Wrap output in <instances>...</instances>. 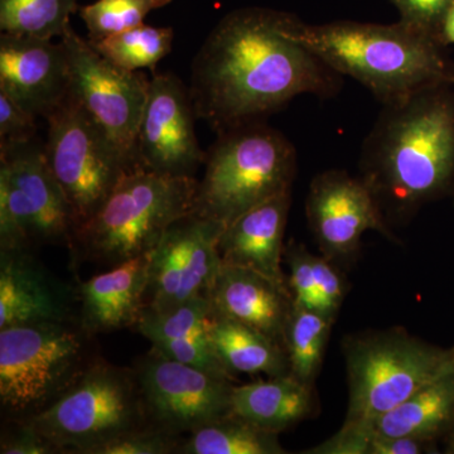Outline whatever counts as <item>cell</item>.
<instances>
[{
	"label": "cell",
	"instance_id": "cell-14",
	"mask_svg": "<svg viewBox=\"0 0 454 454\" xmlns=\"http://www.w3.org/2000/svg\"><path fill=\"white\" fill-rule=\"evenodd\" d=\"M195 118L190 90L181 80L173 74L153 73L137 140L139 168L195 177L207 157L196 138Z\"/></svg>",
	"mask_w": 454,
	"mask_h": 454
},
{
	"label": "cell",
	"instance_id": "cell-11",
	"mask_svg": "<svg viewBox=\"0 0 454 454\" xmlns=\"http://www.w3.org/2000/svg\"><path fill=\"white\" fill-rule=\"evenodd\" d=\"M134 372L149 428L182 437L232 413L230 379L178 363L154 348Z\"/></svg>",
	"mask_w": 454,
	"mask_h": 454
},
{
	"label": "cell",
	"instance_id": "cell-3",
	"mask_svg": "<svg viewBox=\"0 0 454 454\" xmlns=\"http://www.w3.org/2000/svg\"><path fill=\"white\" fill-rule=\"evenodd\" d=\"M295 37L334 73L363 83L390 104L443 82H454V66L443 44L414 27L298 22Z\"/></svg>",
	"mask_w": 454,
	"mask_h": 454
},
{
	"label": "cell",
	"instance_id": "cell-38",
	"mask_svg": "<svg viewBox=\"0 0 454 454\" xmlns=\"http://www.w3.org/2000/svg\"><path fill=\"white\" fill-rule=\"evenodd\" d=\"M439 43L444 47L448 44H454V3L448 9L446 16L441 23V28L438 32Z\"/></svg>",
	"mask_w": 454,
	"mask_h": 454
},
{
	"label": "cell",
	"instance_id": "cell-2",
	"mask_svg": "<svg viewBox=\"0 0 454 454\" xmlns=\"http://www.w3.org/2000/svg\"><path fill=\"white\" fill-rule=\"evenodd\" d=\"M360 167L381 208L397 214L454 196V82L385 104Z\"/></svg>",
	"mask_w": 454,
	"mask_h": 454
},
{
	"label": "cell",
	"instance_id": "cell-8",
	"mask_svg": "<svg viewBox=\"0 0 454 454\" xmlns=\"http://www.w3.org/2000/svg\"><path fill=\"white\" fill-rule=\"evenodd\" d=\"M59 453L91 454L127 433L146 428L134 369L98 358L82 379L49 408L25 420Z\"/></svg>",
	"mask_w": 454,
	"mask_h": 454
},
{
	"label": "cell",
	"instance_id": "cell-27",
	"mask_svg": "<svg viewBox=\"0 0 454 454\" xmlns=\"http://www.w3.org/2000/svg\"><path fill=\"white\" fill-rule=\"evenodd\" d=\"M77 0H0V31L52 40L62 37Z\"/></svg>",
	"mask_w": 454,
	"mask_h": 454
},
{
	"label": "cell",
	"instance_id": "cell-35",
	"mask_svg": "<svg viewBox=\"0 0 454 454\" xmlns=\"http://www.w3.org/2000/svg\"><path fill=\"white\" fill-rule=\"evenodd\" d=\"M35 116L0 92V145L29 142L37 137Z\"/></svg>",
	"mask_w": 454,
	"mask_h": 454
},
{
	"label": "cell",
	"instance_id": "cell-26",
	"mask_svg": "<svg viewBox=\"0 0 454 454\" xmlns=\"http://www.w3.org/2000/svg\"><path fill=\"white\" fill-rule=\"evenodd\" d=\"M173 37L175 32L170 27H152L143 23L91 44L118 67L128 71L149 68L154 73L158 62L172 51Z\"/></svg>",
	"mask_w": 454,
	"mask_h": 454
},
{
	"label": "cell",
	"instance_id": "cell-32",
	"mask_svg": "<svg viewBox=\"0 0 454 454\" xmlns=\"http://www.w3.org/2000/svg\"><path fill=\"white\" fill-rule=\"evenodd\" d=\"M182 438L160 430L142 428L127 433L92 450L91 454H169L177 453Z\"/></svg>",
	"mask_w": 454,
	"mask_h": 454
},
{
	"label": "cell",
	"instance_id": "cell-29",
	"mask_svg": "<svg viewBox=\"0 0 454 454\" xmlns=\"http://www.w3.org/2000/svg\"><path fill=\"white\" fill-rule=\"evenodd\" d=\"M210 313V300L200 297L168 312L157 313L145 309L136 327L152 343L187 339L205 333L206 319Z\"/></svg>",
	"mask_w": 454,
	"mask_h": 454
},
{
	"label": "cell",
	"instance_id": "cell-5",
	"mask_svg": "<svg viewBox=\"0 0 454 454\" xmlns=\"http://www.w3.org/2000/svg\"><path fill=\"white\" fill-rule=\"evenodd\" d=\"M205 164L192 214L229 226L260 203L291 192L297 152L280 131L255 121L220 131Z\"/></svg>",
	"mask_w": 454,
	"mask_h": 454
},
{
	"label": "cell",
	"instance_id": "cell-13",
	"mask_svg": "<svg viewBox=\"0 0 454 454\" xmlns=\"http://www.w3.org/2000/svg\"><path fill=\"white\" fill-rule=\"evenodd\" d=\"M225 229L195 214L172 223L152 252L145 309L163 313L208 298L223 265L219 243Z\"/></svg>",
	"mask_w": 454,
	"mask_h": 454
},
{
	"label": "cell",
	"instance_id": "cell-6",
	"mask_svg": "<svg viewBox=\"0 0 454 454\" xmlns=\"http://www.w3.org/2000/svg\"><path fill=\"white\" fill-rule=\"evenodd\" d=\"M79 319L0 330V403L13 422L49 408L98 360Z\"/></svg>",
	"mask_w": 454,
	"mask_h": 454
},
{
	"label": "cell",
	"instance_id": "cell-25",
	"mask_svg": "<svg viewBox=\"0 0 454 454\" xmlns=\"http://www.w3.org/2000/svg\"><path fill=\"white\" fill-rule=\"evenodd\" d=\"M333 321L317 310L293 306L284 331L289 373L313 387L321 370Z\"/></svg>",
	"mask_w": 454,
	"mask_h": 454
},
{
	"label": "cell",
	"instance_id": "cell-31",
	"mask_svg": "<svg viewBox=\"0 0 454 454\" xmlns=\"http://www.w3.org/2000/svg\"><path fill=\"white\" fill-rule=\"evenodd\" d=\"M284 258L289 267L288 288L293 306L317 310L313 254L303 244L292 241L284 249Z\"/></svg>",
	"mask_w": 454,
	"mask_h": 454
},
{
	"label": "cell",
	"instance_id": "cell-18",
	"mask_svg": "<svg viewBox=\"0 0 454 454\" xmlns=\"http://www.w3.org/2000/svg\"><path fill=\"white\" fill-rule=\"evenodd\" d=\"M208 300L211 315L256 328L284 348V331L293 309L289 289L250 269L223 262Z\"/></svg>",
	"mask_w": 454,
	"mask_h": 454
},
{
	"label": "cell",
	"instance_id": "cell-15",
	"mask_svg": "<svg viewBox=\"0 0 454 454\" xmlns=\"http://www.w3.org/2000/svg\"><path fill=\"white\" fill-rule=\"evenodd\" d=\"M306 214L322 254L334 264L354 259L369 230L390 236L372 188L345 170H325L313 178Z\"/></svg>",
	"mask_w": 454,
	"mask_h": 454
},
{
	"label": "cell",
	"instance_id": "cell-9",
	"mask_svg": "<svg viewBox=\"0 0 454 454\" xmlns=\"http://www.w3.org/2000/svg\"><path fill=\"white\" fill-rule=\"evenodd\" d=\"M76 227L37 137L0 145V250H29L35 244L71 247Z\"/></svg>",
	"mask_w": 454,
	"mask_h": 454
},
{
	"label": "cell",
	"instance_id": "cell-10",
	"mask_svg": "<svg viewBox=\"0 0 454 454\" xmlns=\"http://www.w3.org/2000/svg\"><path fill=\"white\" fill-rule=\"evenodd\" d=\"M47 122L44 154L79 227L101 207L125 175L138 168L71 92Z\"/></svg>",
	"mask_w": 454,
	"mask_h": 454
},
{
	"label": "cell",
	"instance_id": "cell-7",
	"mask_svg": "<svg viewBox=\"0 0 454 454\" xmlns=\"http://www.w3.org/2000/svg\"><path fill=\"white\" fill-rule=\"evenodd\" d=\"M343 352L348 379L343 426L360 429L454 367V348L430 345L403 328L348 337Z\"/></svg>",
	"mask_w": 454,
	"mask_h": 454
},
{
	"label": "cell",
	"instance_id": "cell-21",
	"mask_svg": "<svg viewBox=\"0 0 454 454\" xmlns=\"http://www.w3.org/2000/svg\"><path fill=\"white\" fill-rule=\"evenodd\" d=\"M316 409L313 387L291 373L232 390V413L278 434L312 417Z\"/></svg>",
	"mask_w": 454,
	"mask_h": 454
},
{
	"label": "cell",
	"instance_id": "cell-28",
	"mask_svg": "<svg viewBox=\"0 0 454 454\" xmlns=\"http://www.w3.org/2000/svg\"><path fill=\"white\" fill-rule=\"evenodd\" d=\"M170 2L172 0H97L80 7L79 14L88 28L90 43L95 44L116 33L143 25L152 11L166 7Z\"/></svg>",
	"mask_w": 454,
	"mask_h": 454
},
{
	"label": "cell",
	"instance_id": "cell-34",
	"mask_svg": "<svg viewBox=\"0 0 454 454\" xmlns=\"http://www.w3.org/2000/svg\"><path fill=\"white\" fill-rule=\"evenodd\" d=\"M400 13V20L438 41L442 20L454 0H390ZM439 42V41H438Z\"/></svg>",
	"mask_w": 454,
	"mask_h": 454
},
{
	"label": "cell",
	"instance_id": "cell-16",
	"mask_svg": "<svg viewBox=\"0 0 454 454\" xmlns=\"http://www.w3.org/2000/svg\"><path fill=\"white\" fill-rule=\"evenodd\" d=\"M70 66L62 42L0 35V92L27 112L49 119L70 95Z\"/></svg>",
	"mask_w": 454,
	"mask_h": 454
},
{
	"label": "cell",
	"instance_id": "cell-24",
	"mask_svg": "<svg viewBox=\"0 0 454 454\" xmlns=\"http://www.w3.org/2000/svg\"><path fill=\"white\" fill-rule=\"evenodd\" d=\"M182 454H284L279 434L230 413L182 439Z\"/></svg>",
	"mask_w": 454,
	"mask_h": 454
},
{
	"label": "cell",
	"instance_id": "cell-33",
	"mask_svg": "<svg viewBox=\"0 0 454 454\" xmlns=\"http://www.w3.org/2000/svg\"><path fill=\"white\" fill-rule=\"evenodd\" d=\"M313 274H315L317 312L336 321L342 301L345 300V278L333 262L325 256L313 255Z\"/></svg>",
	"mask_w": 454,
	"mask_h": 454
},
{
	"label": "cell",
	"instance_id": "cell-22",
	"mask_svg": "<svg viewBox=\"0 0 454 454\" xmlns=\"http://www.w3.org/2000/svg\"><path fill=\"white\" fill-rule=\"evenodd\" d=\"M453 424L454 367L363 430L381 437H415L437 442L444 438Z\"/></svg>",
	"mask_w": 454,
	"mask_h": 454
},
{
	"label": "cell",
	"instance_id": "cell-37",
	"mask_svg": "<svg viewBox=\"0 0 454 454\" xmlns=\"http://www.w3.org/2000/svg\"><path fill=\"white\" fill-rule=\"evenodd\" d=\"M369 434V433H367ZM366 454L438 453L437 442L415 437H381L369 434Z\"/></svg>",
	"mask_w": 454,
	"mask_h": 454
},
{
	"label": "cell",
	"instance_id": "cell-30",
	"mask_svg": "<svg viewBox=\"0 0 454 454\" xmlns=\"http://www.w3.org/2000/svg\"><path fill=\"white\" fill-rule=\"evenodd\" d=\"M152 346L155 351L178 363L205 370L220 378L230 379V380L234 379V376L226 372L225 367L212 351L206 339V333L187 337V339L160 340V342L152 343Z\"/></svg>",
	"mask_w": 454,
	"mask_h": 454
},
{
	"label": "cell",
	"instance_id": "cell-4",
	"mask_svg": "<svg viewBox=\"0 0 454 454\" xmlns=\"http://www.w3.org/2000/svg\"><path fill=\"white\" fill-rule=\"evenodd\" d=\"M197 187L195 177L131 170L77 227L71 252L110 268L153 252L172 223L192 214Z\"/></svg>",
	"mask_w": 454,
	"mask_h": 454
},
{
	"label": "cell",
	"instance_id": "cell-19",
	"mask_svg": "<svg viewBox=\"0 0 454 454\" xmlns=\"http://www.w3.org/2000/svg\"><path fill=\"white\" fill-rule=\"evenodd\" d=\"M291 208V192L260 203L226 226L219 252L223 264L247 268L288 288L284 276V231Z\"/></svg>",
	"mask_w": 454,
	"mask_h": 454
},
{
	"label": "cell",
	"instance_id": "cell-23",
	"mask_svg": "<svg viewBox=\"0 0 454 454\" xmlns=\"http://www.w3.org/2000/svg\"><path fill=\"white\" fill-rule=\"evenodd\" d=\"M205 333L212 351L230 375L264 373L278 378L289 373L286 349L256 328L210 313Z\"/></svg>",
	"mask_w": 454,
	"mask_h": 454
},
{
	"label": "cell",
	"instance_id": "cell-1",
	"mask_svg": "<svg viewBox=\"0 0 454 454\" xmlns=\"http://www.w3.org/2000/svg\"><path fill=\"white\" fill-rule=\"evenodd\" d=\"M298 22L258 7L223 17L193 59L188 90L196 118L220 133L260 121L300 95L339 92L340 74L295 37Z\"/></svg>",
	"mask_w": 454,
	"mask_h": 454
},
{
	"label": "cell",
	"instance_id": "cell-39",
	"mask_svg": "<svg viewBox=\"0 0 454 454\" xmlns=\"http://www.w3.org/2000/svg\"><path fill=\"white\" fill-rule=\"evenodd\" d=\"M444 453L454 454V424L450 432L444 435Z\"/></svg>",
	"mask_w": 454,
	"mask_h": 454
},
{
	"label": "cell",
	"instance_id": "cell-12",
	"mask_svg": "<svg viewBox=\"0 0 454 454\" xmlns=\"http://www.w3.org/2000/svg\"><path fill=\"white\" fill-rule=\"evenodd\" d=\"M61 42L70 66V92L106 130L136 168L137 140L151 79L107 61L68 25Z\"/></svg>",
	"mask_w": 454,
	"mask_h": 454
},
{
	"label": "cell",
	"instance_id": "cell-36",
	"mask_svg": "<svg viewBox=\"0 0 454 454\" xmlns=\"http://www.w3.org/2000/svg\"><path fill=\"white\" fill-rule=\"evenodd\" d=\"M16 428L2 438V454H52L59 453L52 443L37 430L23 422H14Z\"/></svg>",
	"mask_w": 454,
	"mask_h": 454
},
{
	"label": "cell",
	"instance_id": "cell-17",
	"mask_svg": "<svg viewBox=\"0 0 454 454\" xmlns=\"http://www.w3.org/2000/svg\"><path fill=\"white\" fill-rule=\"evenodd\" d=\"M29 250H0V330L76 319L71 293L49 277Z\"/></svg>",
	"mask_w": 454,
	"mask_h": 454
},
{
	"label": "cell",
	"instance_id": "cell-20",
	"mask_svg": "<svg viewBox=\"0 0 454 454\" xmlns=\"http://www.w3.org/2000/svg\"><path fill=\"white\" fill-rule=\"evenodd\" d=\"M152 253L116 265L76 291L79 322L91 336L133 327L145 307Z\"/></svg>",
	"mask_w": 454,
	"mask_h": 454
}]
</instances>
